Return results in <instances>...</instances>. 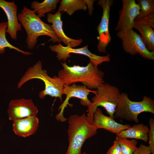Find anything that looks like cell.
<instances>
[{
	"instance_id": "obj_4",
	"label": "cell",
	"mask_w": 154,
	"mask_h": 154,
	"mask_svg": "<svg viewBox=\"0 0 154 154\" xmlns=\"http://www.w3.org/2000/svg\"><path fill=\"white\" fill-rule=\"evenodd\" d=\"M35 79L42 80L45 85L44 89L39 93L40 99H43L46 96L49 95L52 97L58 98L60 101H62L64 84L58 76H54L51 78L49 76L47 71L42 69V63L40 60L27 69L18 82L17 88H21L28 81Z\"/></svg>"
},
{
	"instance_id": "obj_9",
	"label": "cell",
	"mask_w": 154,
	"mask_h": 154,
	"mask_svg": "<svg viewBox=\"0 0 154 154\" xmlns=\"http://www.w3.org/2000/svg\"><path fill=\"white\" fill-rule=\"evenodd\" d=\"M88 45L80 48H74L69 46H64L60 43L58 44L50 45L49 49L52 52L56 53L58 60L63 61L66 60L70 57L71 53L84 55L88 56L91 63L96 67L104 62L110 61V55L106 56H100L91 53L88 49Z\"/></svg>"
},
{
	"instance_id": "obj_20",
	"label": "cell",
	"mask_w": 154,
	"mask_h": 154,
	"mask_svg": "<svg viewBox=\"0 0 154 154\" xmlns=\"http://www.w3.org/2000/svg\"><path fill=\"white\" fill-rule=\"evenodd\" d=\"M87 9L85 0H62L58 11L66 12L71 15L76 11L79 10L85 11Z\"/></svg>"
},
{
	"instance_id": "obj_10",
	"label": "cell",
	"mask_w": 154,
	"mask_h": 154,
	"mask_svg": "<svg viewBox=\"0 0 154 154\" xmlns=\"http://www.w3.org/2000/svg\"><path fill=\"white\" fill-rule=\"evenodd\" d=\"M113 2V0H99L97 2L103 10L101 21L97 28L99 34L97 48L100 52L106 53V48L111 40L109 24L110 8Z\"/></svg>"
},
{
	"instance_id": "obj_29",
	"label": "cell",
	"mask_w": 154,
	"mask_h": 154,
	"mask_svg": "<svg viewBox=\"0 0 154 154\" xmlns=\"http://www.w3.org/2000/svg\"><path fill=\"white\" fill-rule=\"evenodd\" d=\"M82 154H86V153L85 152H84L82 153Z\"/></svg>"
},
{
	"instance_id": "obj_5",
	"label": "cell",
	"mask_w": 154,
	"mask_h": 154,
	"mask_svg": "<svg viewBox=\"0 0 154 154\" xmlns=\"http://www.w3.org/2000/svg\"><path fill=\"white\" fill-rule=\"evenodd\" d=\"M143 112L154 114L153 100L145 96L141 101H133L129 99L127 93L123 92L120 94L113 118L133 121L137 123L139 121L138 115Z\"/></svg>"
},
{
	"instance_id": "obj_16",
	"label": "cell",
	"mask_w": 154,
	"mask_h": 154,
	"mask_svg": "<svg viewBox=\"0 0 154 154\" xmlns=\"http://www.w3.org/2000/svg\"><path fill=\"white\" fill-rule=\"evenodd\" d=\"M38 123V119L36 116L18 119L13 121V131L18 136L26 137L35 133Z\"/></svg>"
},
{
	"instance_id": "obj_18",
	"label": "cell",
	"mask_w": 154,
	"mask_h": 154,
	"mask_svg": "<svg viewBox=\"0 0 154 154\" xmlns=\"http://www.w3.org/2000/svg\"><path fill=\"white\" fill-rule=\"evenodd\" d=\"M133 28L139 32L140 37L147 49L149 51H154V30L145 24L134 21Z\"/></svg>"
},
{
	"instance_id": "obj_13",
	"label": "cell",
	"mask_w": 154,
	"mask_h": 154,
	"mask_svg": "<svg viewBox=\"0 0 154 154\" xmlns=\"http://www.w3.org/2000/svg\"><path fill=\"white\" fill-rule=\"evenodd\" d=\"M0 7L5 12L7 18V27L6 32L16 40L17 32L22 30V25L19 23L17 15V5L14 1L0 0Z\"/></svg>"
},
{
	"instance_id": "obj_30",
	"label": "cell",
	"mask_w": 154,
	"mask_h": 154,
	"mask_svg": "<svg viewBox=\"0 0 154 154\" xmlns=\"http://www.w3.org/2000/svg\"><path fill=\"white\" fill-rule=\"evenodd\" d=\"M0 129H1V127H0Z\"/></svg>"
},
{
	"instance_id": "obj_7",
	"label": "cell",
	"mask_w": 154,
	"mask_h": 154,
	"mask_svg": "<svg viewBox=\"0 0 154 154\" xmlns=\"http://www.w3.org/2000/svg\"><path fill=\"white\" fill-rule=\"evenodd\" d=\"M116 35L122 40V48L126 53L132 55L139 54L145 59L154 60V51L151 52L147 49L140 35L133 29L118 31Z\"/></svg>"
},
{
	"instance_id": "obj_8",
	"label": "cell",
	"mask_w": 154,
	"mask_h": 154,
	"mask_svg": "<svg viewBox=\"0 0 154 154\" xmlns=\"http://www.w3.org/2000/svg\"><path fill=\"white\" fill-rule=\"evenodd\" d=\"M96 92V90H91L84 85H78L75 84H73L71 85H64L63 89V94L66 95V98L58 108V110L60 112L56 116V119L61 122L68 120L64 117L63 113L65 108L68 105L70 107L72 106L69 103V100L71 98L74 97L80 99L82 105L88 107L91 102L88 99V96L90 92L94 94Z\"/></svg>"
},
{
	"instance_id": "obj_23",
	"label": "cell",
	"mask_w": 154,
	"mask_h": 154,
	"mask_svg": "<svg viewBox=\"0 0 154 154\" xmlns=\"http://www.w3.org/2000/svg\"><path fill=\"white\" fill-rule=\"evenodd\" d=\"M137 2L140 9L135 20L154 13V0H138Z\"/></svg>"
},
{
	"instance_id": "obj_25",
	"label": "cell",
	"mask_w": 154,
	"mask_h": 154,
	"mask_svg": "<svg viewBox=\"0 0 154 154\" xmlns=\"http://www.w3.org/2000/svg\"><path fill=\"white\" fill-rule=\"evenodd\" d=\"M135 21L145 24L154 28V13L135 19Z\"/></svg>"
},
{
	"instance_id": "obj_12",
	"label": "cell",
	"mask_w": 154,
	"mask_h": 154,
	"mask_svg": "<svg viewBox=\"0 0 154 154\" xmlns=\"http://www.w3.org/2000/svg\"><path fill=\"white\" fill-rule=\"evenodd\" d=\"M38 112L37 108L31 99L21 98L13 100L9 102L7 110L9 120H16L36 116Z\"/></svg>"
},
{
	"instance_id": "obj_19",
	"label": "cell",
	"mask_w": 154,
	"mask_h": 154,
	"mask_svg": "<svg viewBox=\"0 0 154 154\" xmlns=\"http://www.w3.org/2000/svg\"><path fill=\"white\" fill-rule=\"evenodd\" d=\"M59 2L58 0H45L39 3L34 1L31 3V7L37 16L41 19L45 14L54 10Z\"/></svg>"
},
{
	"instance_id": "obj_15",
	"label": "cell",
	"mask_w": 154,
	"mask_h": 154,
	"mask_svg": "<svg viewBox=\"0 0 154 154\" xmlns=\"http://www.w3.org/2000/svg\"><path fill=\"white\" fill-rule=\"evenodd\" d=\"M61 12L57 11L54 14L48 13L47 15L48 22L51 23L52 29L54 31L58 38L67 45L73 48L80 45L82 42V39H75L68 37L63 30L62 21L61 19Z\"/></svg>"
},
{
	"instance_id": "obj_27",
	"label": "cell",
	"mask_w": 154,
	"mask_h": 154,
	"mask_svg": "<svg viewBox=\"0 0 154 154\" xmlns=\"http://www.w3.org/2000/svg\"><path fill=\"white\" fill-rule=\"evenodd\" d=\"M151 151L149 146L141 144L134 152V154H150Z\"/></svg>"
},
{
	"instance_id": "obj_1",
	"label": "cell",
	"mask_w": 154,
	"mask_h": 154,
	"mask_svg": "<svg viewBox=\"0 0 154 154\" xmlns=\"http://www.w3.org/2000/svg\"><path fill=\"white\" fill-rule=\"evenodd\" d=\"M61 63L63 68L59 71L58 76L64 85L80 82L90 90L97 89L105 83L104 72L90 62L84 66L75 65L71 66L65 62Z\"/></svg>"
},
{
	"instance_id": "obj_2",
	"label": "cell",
	"mask_w": 154,
	"mask_h": 154,
	"mask_svg": "<svg viewBox=\"0 0 154 154\" xmlns=\"http://www.w3.org/2000/svg\"><path fill=\"white\" fill-rule=\"evenodd\" d=\"M18 19L27 34L26 43L27 48L33 49L36 45L38 37L46 35L50 37L49 41L54 43L60 42L50 25L43 22L34 12L24 6L21 12L17 15Z\"/></svg>"
},
{
	"instance_id": "obj_28",
	"label": "cell",
	"mask_w": 154,
	"mask_h": 154,
	"mask_svg": "<svg viewBox=\"0 0 154 154\" xmlns=\"http://www.w3.org/2000/svg\"><path fill=\"white\" fill-rule=\"evenodd\" d=\"M96 0H85L86 5L88 6L89 14L91 15L94 10L93 5Z\"/></svg>"
},
{
	"instance_id": "obj_24",
	"label": "cell",
	"mask_w": 154,
	"mask_h": 154,
	"mask_svg": "<svg viewBox=\"0 0 154 154\" xmlns=\"http://www.w3.org/2000/svg\"><path fill=\"white\" fill-rule=\"evenodd\" d=\"M150 126L148 133L149 146L152 154H154V120L150 118L149 120Z\"/></svg>"
},
{
	"instance_id": "obj_22",
	"label": "cell",
	"mask_w": 154,
	"mask_h": 154,
	"mask_svg": "<svg viewBox=\"0 0 154 154\" xmlns=\"http://www.w3.org/2000/svg\"><path fill=\"white\" fill-rule=\"evenodd\" d=\"M115 140L119 144L123 154H134L138 148L137 141L135 139L130 140L116 136Z\"/></svg>"
},
{
	"instance_id": "obj_21",
	"label": "cell",
	"mask_w": 154,
	"mask_h": 154,
	"mask_svg": "<svg viewBox=\"0 0 154 154\" xmlns=\"http://www.w3.org/2000/svg\"><path fill=\"white\" fill-rule=\"evenodd\" d=\"M7 27V21L2 22L0 23V54L3 53L5 52V48H8L11 49H14L25 55L33 54V53L30 52L21 50L12 45L9 42L6 37V31Z\"/></svg>"
},
{
	"instance_id": "obj_14",
	"label": "cell",
	"mask_w": 154,
	"mask_h": 154,
	"mask_svg": "<svg viewBox=\"0 0 154 154\" xmlns=\"http://www.w3.org/2000/svg\"><path fill=\"white\" fill-rule=\"evenodd\" d=\"M92 123L97 129H103L116 135L131 126L129 124L123 125L117 122L113 118L104 115L98 107L94 112Z\"/></svg>"
},
{
	"instance_id": "obj_26",
	"label": "cell",
	"mask_w": 154,
	"mask_h": 154,
	"mask_svg": "<svg viewBox=\"0 0 154 154\" xmlns=\"http://www.w3.org/2000/svg\"><path fill=\"white\" fill-rule=\"evenodd\" d=\"M106 154H123L120 147L116 140L114 141L113 145L109 148Z\"/></svg>"
},
{
	"instance_id": "obj_17",
	"label": "cell",
	"mask_w": 154,
	"mask_h": 154,
	"mask_svg": "<svg viewBox=\"0 0 154 154\" xmlns=\"http://www.w3.org/2000/svg\"><path fill=\"white\" fill-rule=\"evenodd\" d=\"M149 130L147 125L141 123L134 125L116 135L124 138L140 139L146 143L148 141Z\"/></svg>"
},
{
	"instance_id": "obj_3",
	"label": "cell",
	"mask_w": 154,
	"mask_h": 154,
	"mask_svg": "<svg viewBox=\"0 0 154 154\" xmlns=\"http://www.w3.org/2000/svg\"><path fill=\"white\" fill-rule=\"evenodd\" d=\"M68 146L65 154H82L81 149L86 140L96 135L97 129L87 120L85 113L72 115L68 119Z\"/></svg>"
},
{
	"instance_id": "obj_11",
	"label": "cell",
	"mask_w": 154,
	"mask_h": 154,
	"mask_svg": "<svg viewBox=\"0 0 154 154\" xmlns=\"http://www.w3.org/2000/svg\"><path fill=\"white\" fill-rule=\"evenodd\" d=\"M122 8L119 12V20L114 29L118 31L133 29L135 19L140 9L139 5L135 0H122Z\"/></svg>"
},
{
	"instance_id": "obj_6",
	"label": "cell",
	"mask_w": 154,
	"mask_h": 154,
	"mask_svg": "<svg viewBox=\"0 0 154 154\" xmlns=\"http://www.w3.org/2000/svg\"><path fill=\"white\" fill-rule=\"evenodd\" d=\"M120 94L118 88L109 83H105L98 87L88 107L86 118L88 121L92 123L94 112L99 106L103 107L109 116L113 118Z\"/></svg>"
}]
</instances>
